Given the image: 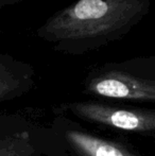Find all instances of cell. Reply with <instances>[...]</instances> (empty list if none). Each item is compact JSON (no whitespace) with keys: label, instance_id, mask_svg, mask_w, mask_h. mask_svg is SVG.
<instances>
[{"label":"cell","instance_id":"6da1fadb","mask_svg":"<svg viewBox=\"0 0 155 156\" xmlns=\"http://www.w3.org/2000/svg\"><path fill=\"white\" fill-rule=\"evenodd\" d=\"M150 9L151 0H77L51 15L35 35L55 52L83 55L121 41Z\"/></svg>","mask_w":155,"mask_h":156},{"label":"cell","instance_id":"7a4b0ae2","mask_svg":"<svg viewBox=\"0 0 155 156\" xmlns=\"http://www.w3.org/2000/svg\"><path fill=\"white\" fill-rule=\"evenodd\" d=\"M83 94L98 100L155 102V56H136L93 67L83 81Z\"/></svg>","mask_w":155,"mask_h":156},{"label":"cell","instance_id":"3957f363","mask_svg":"<svg viewBox=\"0 0 155 156\" xmlns=\"http://www.w3.org/2000/svg\"><path fill=\"white\" fill-rule=\"evenodd\" d=\"M44 156H150L132 144L107 137L63 113L45 124Z\"/></svg>","mask_w":155,"mask_h":156},{"label":"cell","instance_id":"277c9868","mask_svg":"<svg viewBox=\"0 0 155 156\" xmlns=\"http://www.w3.org/2000/svg\"><path fill=\"white\" fill-rule=\"evenodd\" d=\"M53 112L71 115L81 122L95 124L114 132L155 137V111L153 108L93 99L62 103L54 107Z\"/></svg>","mask_w":155,"mask_h":156},{"label":"cell","instance_id":"5b68a950","mask_svg":"<svg viewBox=\"0 0 155 156\" xmlns=\"http://www.w3.org/2000/svg\"><path fill=\"white\" fill-rule=\"evenodd\" d=\"M45 124L25 112H0V156H44Z\"/></svg>","mask_w":155,"mask_h":156},{"label":"cell","instance_id":"8992f818","mask_svg":"<svg viewBox=\"0 0 155 156\" xmlns=\"http://www.w3.org/2000/svg\"><path fill=\"white\" fill-rule=\"evenodd\" d=\"M35 69L8 53H0V104L20 98L35 86Z\"/></svg>","mask_w":155,"mask_h":156},{"label":"cell","instance_id":"52a82bcc","mask_svg":"<svg viewBox=\"0 0 155 156\" xmlns=\"http://www.w3.org/2000/svg\"><path fill=\"white\" fill-rule=\"evenodd\" d=\"M26 0H0V8H5V6L15 5L17 3H20Z\"/></svg>","mask_w":155,"mask_h":156}]
</instances>
